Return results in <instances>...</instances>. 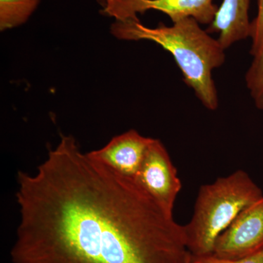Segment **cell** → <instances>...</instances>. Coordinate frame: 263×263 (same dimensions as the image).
I'll return each mask as SVG.
<instances>
[{"instance_id":"1","label":"cell","mask_w":263,"mask_h":263,"mask_svg":"<svg viewBox=\"0 0 263 263\" xmlns=\"http://www.w3.org/2000/svg\"><path fill=\"white\" fill-rule=\"evenodd\" d=\"M13 263H189L184 227L136 179L62 135L34 174L18 171Z\"/></svg>"},{"instance_id":"2","label":"cell","mask_w":263,"mask_h":263,"mask_svg":"<svg viewBox=\"0 0 263 263\" xmlns=\"http://www.w3.org/2000/svg\"><path fill=\"white\" fill-rule=\"evenodd\" d=\"M167 27L160 23L151 28L139 18L114 21L110 33L122 41H148L160 45L174 57L183 81L194 90L200 103L215 110L219 98L212 71L224 64L226 49L195 18H185Z\"/></svg>"},{"instance_id":"3","label":"cell","mask_w":263,"mask_h":263,"mask_svg":"<svg viewBox=\"0 0 263 263\" xmlns=\"http://www.w3.org/2000/svg\"><path fill=\"white\" fill-rule=\"evenodd\" d=\"M262 197V190L243 170L202 186L193 217L183 226L189 252L194 256L213 254L219 235L243 209Z\"/></svg>"},{"instance_id":"4","label":"cell","mask_w":263,"mask_h":263,"mask_svg":"<svg viewBox=\"0 0 263 263\" xmlns=\"http://www.w3.org/2000/svg\"><path fill=\"white\" fill-rule=\"evenodd\" d=\"M102 14L115 21L138 18L148 10L162 12L173 23L185 18H193L200 24L210 25L218 7L213 0H99Z\"/></svg>"},{"instance_id":"5","label":"cell","mask_w":263,"mask_h":263,"mask_svg":"<svg viewBox=\"0 0 263 263\" xmlns=\"http://www.w3.org/2000/svg\"><path fill=\"white\" fill-rule=\"evenodd\" d=\"M135 179L164 210L174 214L175 202L182 186L177 170L160 140L154 138Z\"/></svg>"},{"instance_id":"6","label":"cell","mask_w":263,"mask_h":263,"mask_svg":"<svg viewBox=\"0 0 263 263\" xmlns=\"http://www.w3.org/2000/svg\"><path fill=\"white\" fill-rule=\"evenodd\" d=\"M263 249V197L243 209L216 240L213 254L240 259Z\"/></svg>"},{"instance_id":"7","label":"cell","mask_w":263,"mask_h":263,"mask_svg":"<svg viewBox=\"0 0 263 263\" xmlns=\"http://www.w3.org/2000/svg\"><path fill=\"white\" fill-rule=\"evenodd\" d=\"M153 139L129 129L114 137L103 148L88 153L119 174L136 179Z\"/></svg>"},{"instance_id":"8","label":"cell","mask_w":263,"mask_h":263,"mask_svg":"<svg viewBox=\"0 0 263 263\" xmlns=\"http://www.w3.org/2000/svg\"><path fill=\"white\" fill-rule=\"evenodd\" d=\"M250 0H223L207 32L218 33V41L224 49L250 37L249 19Z\"/></svg>"},{"instance_id":"9","label":"cell","mask_w":263,"mask_h":263,"mask_svg":"<svg viewBox=\"0 0 263 263\" xmlns=\"http://www.w3.org/2000/svg\"><path fill=\"white\" fill-rule=\"evenodd\" d=\"M41 0H0V31L8 30L27 23Z\"/></svg>"},{"instance_id":"10","label":"cell","mask_w":263,"mask_h":263,"mask_svg":"<svg viewBox=\"0 0 263 263\" xmlns=\"http://www.w3.org/2000/svg\"><path fill=\"white\" fill-rule=\"evenodd\" d=\"M246 74V84L250 92L254 105L263 110V43Z\"/></svg>"},{"instance_id":"11","label":"cell","mask_w":263,"mask_h":263,"mask_svg":"<svg viewBox=\"0 0 263 263\" xmlns=\"http://www.w3.org/2000/svg\"><path fill=\"white\" fill-rule=\"evenodd\" d=\"M189 263H263V249L250 257L240 259H223L214 254L206 256H194L190 254Z\"/></svg>"},{"instance_id":"12","label":"cell","mask_w":263,"mask_h":263,"mask_svg":"<svg viewBox=\"0 0 263 263\" xmlns=\"http://www.w3.org/2000/svg\"><path fill=\"white\" fill-rule=\"evenodd\" d=\"M258 11L256 18L251 22L250 37L252 46L250 53L253 56L258 51L263 43V0H257Z\"/></svg>"},{"instance_id":"13","label":"cell","mask_w":263,"mask_h":263,"mask_svg":"<svg viewBox=\"0 0 263 263\" xmlns=\"http://www.w3.org/2000/svg\"><path fill=\"white\" fill-rule=\"evenodd\" d=\"M189 262H190V261H189Z\"/></svg>"}]
</instances>
